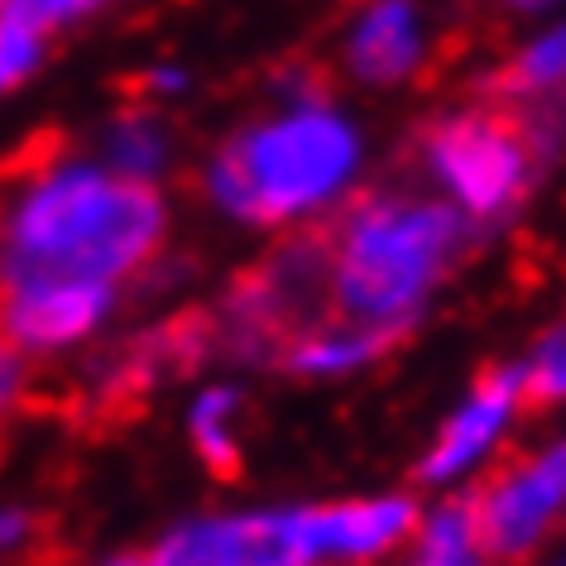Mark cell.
Instances as JSON below:
<instances>
[{"label": "cell", "instance_id": "cell-5", "mask_svg": "<svg viewBox=\"0 0 566 566\" xmlns=\"http://www.w3.org/2000/svg\"><path fill=\"white\" fill-rule=\"evenodd\" d=\"M566 500V447L547 457H504L471 490L475 504V547L494 562H518L537 547L547 523Z\"/></svg>", "mask_w": 566, "mask_h": 566}, {"label": "cell", "instance_id": "cell-4", "mask_svg": "<svg viewBox=\"0 0 566 566\" xmlns=\"http://www.w3.org/2000/svg\"><path fill=\"white\" fill-rule=\"evenodd\" d=\"M533 149H547V135L523 111H461L437 120L422 135L428 168L471 217H500L518 202L533 174Z\"/></svg>", "mask_w": 566, "mask_h": 566}, {"label": "cell", "instance_id": "cell-22", "mask_svg": "<svg viewBox=\"0 0 566 566\" xmlns=\"http://www.w3.org/2000/svg\"><path fill=\"white\" fill-rule=\"evenodd\" d=\"M106 566H149L145 557H116V562H106Z\"/></svg>", "mask_w": 566, "mask_h": 566}, {"label": "cell", "instance_id": "cell-21", "mask_svg": "<svg viewBox=\"0 0 566 566\" xmlns=\"http://www.w3.org/2000/svg\"><path fill=\"white\" fill-rule=\"evenodd\" d=\"M418 566H480V562H471V557H457V562H418Z\"/></svg>", "mask_w": 566, "mask_h": 566}, {"label": "cell", "instance_id": "cell-6", "mask_svg": "<svg viewBox=\"0 0 566 566\" xmlns=\"http://www.w3.org/2000/svg\"><path fill=\"white\" fill-rule=\"evenodd\" d=\"M303 514H264V518H231V523H192L164 537L149 566H307Z\"/></svg>", "mask_w": 566, "mask_h": 566}, {"label": "cell", "instance_id": "cell-12", "mask_svg": "<svg viewBox=\"0 0 566 566\" xmlns=\"http://www.w3.org/2000/svg\"><path fill=\"white\" fill-rule=\"evenodd\" d=\"M566 87V24L537 39L533 49H523L514 63L500 67L490 82V92L500 102H523V96H547Z\"/></svg>", "mask_w": 566, "mask_h": 566}, {"label": "cell", "instance_id": "cell-10", "mask_svg": "<svg viewBox=\"0 0 566 566\" xmlns=\"http://www.w3.org/2000/svg\"><path fill=\"white\" fill-rule=\"evenodd\" d=\"M518 403V370H485L480 385L471 389V399L457 408V418L447 422L442 442L432 447V457L422 461V480H447L457 475L465 461H475L480 451L494 442V432L504 428L509 408Z\"/></svg>", "mask_w": 566, "mask_h": 566}, {"label": "cell", "instance_id": "cell-8", "mask_svg": "<svg viewBox=\"0 0 566 566\" xmlns=\"http://www.w3.org/2000/svg\"><path fill=\"white\" fill-rule=\"evenodd\" d=\"M422 63V24L413 0H370L346 39V67L370 87H394Z\"/></svg>", "mask_w": 566, "mask_h": 566}, {"label": "cell", "instance_id": "cell-25", "mask_svg": "<svg viewBox=\"0 0 566 566\" xmlns=\"http://www.w3.org/2000/svg\"><path fill=\"white\" fill-rule=\"evenodd\" d=\"M557 566H566V562H557Z\"/></svg>", "mask_w": 566, "mask_h": 566}, {"label": "cell", "instance_id": "cell-11", "mask_svg": "<svg viewBox=\"0 0 566 566\" xmlns=\"http://www.w3.org/2000/svg\"><path fill=\"white\" fill-rule=\"evenodd\" d=\"M408 327H375V322H346L332 317L322 327L298 332L289 346L279 350V365L293 375H332V370H356V365L385 356L389 346H399Z\"/></svg>", "mask_w": 566, "mask_h": 566}, {"label": "cell", "instance_id": "cell-20", "mask_svg": "<svg viewBox=\"0 0 566 566\" xmlns=\"http://www.w3.org/2000/svg\"><path fill=\"white\" fill-rule=\"evenodd\" d=\"M20 533H30V518L24 514H0V543H15Z\"/></svg>", "mask_w": 566, "mask_h": 566}, {"label": "cell", "instance_id": "cell-2", "mask_svg": "<svg viewBox=\"0 0 566 566\" xmlns=\"http://www.w3.org/2000/svg\"><path fill=\"white\" fill-rule=\"evenodd\" d=\"M332 245V307L346 322L408 327L432 283L447 274L465 221L418 197H356L322 226Z\"/></svg>", "mask_w": 566, "mask_h": 566}, {"label": "cell", "instance_id": "cell-7", "mask_svg": "<svg viewBox=\"0 0 566 566\" xmlns=\"http://www.w3.org/2000/svg\"><path fill=\"white\" fill-rule=\"evenodd\" d=\"M111 307V283L24 279L0 283V336L20 350H59L87 336Z\"/></svg>", "mask_w": 566, "mask_h": 566}, {"label": "cell", "instance_id": "cell-16", "mask_svg": "<svg viewBox=\"0 0 566 566\" xmlns=\"http://www.w3.org/2000/svg\"><path fill=\"white\" fill-rule=\"evenodd\" d=\"M566 399V327L552 332L537 356L518 370V403L523 408H552Z\"/></svg>", "mask_w": 566, "mask_h": 566}, {"label": "cell", "instance_id": "cell-3", "mask_svg": "<svg viewBox=\"0 0 566 566\" xmlns=\"http://www.w3.org/2000/svg\"><path fill=\"white\" fill-rule=\"evenodd\" d=\"M356 130L322 106H293L289 116L254 125L211 164V192L240 221L274 226L322 207L356 174Z\"/></svg>", "mask_w": 566, "mask_h": 566}, {"label": "cell", "instance_id": "cell-15", "mask_svg": "<svg viewBox=\"0 0 566 566\" xmlns=\"http://www.w3.org/2000/svg\"><path fill=\"white\" fill-rule=\"evenodd\" d=\"M422 562H457V557H471L475 552V504L471 494H461V500L442 504L437 514L422 523Z\"/></svg>", "mask_w": 566, "mask_h": 566}, {"label": "cell", "instance_id": "cell-14", "mask_svg": "<svg viewBox=\"0 0 566 566\" xmlns=\"http://www.w3.org/2000/svg\"><path fill=\"white\" fill-rule=\"evenodd\" d=\"M159 164H164V139H159V130H154V120L145 116V111L120 116V125L111 130V174L149 182V174Z\"/></svg>", "mask_w": 566, "mask_h": 566}, {"label": "cell", "instance_id": "cell-18", "mask_svg": "<svg viewBox=\"0 0 566 566\" xmlns=\"http://www.w3.org/2000/svg\"><path fill=\"white\" fill-rule=\"evenodd\" d=\"M92 6L96 0H10L0 15L24 24V30H34V34H49L53 24L73 20V15H82V10H92Z\"/></svg>", "mask_w": 566, "mask_h": 566}, {"label": "cell", "instance_id": "cell-1", "mask_svg": "<svg viewBox=\"0 0 566 566\" xmlns=\"http://www.w3.org/2000/svg\"><path fill=\"white\" fill-rule=\"evenodd\" d=\"M164 202L149 182L102 168L53 164L20 182V202L0 235V283L92 279L116 283L154 260Z\"/></svg>", "mask_w": 566, "mask_h": 566}, {"label": "cell", "instance_id": "cell-9", "mask_svg": "<svg viewBox=\"0 0 566 566\" xmlns=\"http://www.w3.org/2000/svg\"><path fill=\"white\" fill-rule=\"evenodd\" d=\"M313 557H379L418 533V509L408 500H370V504H332L303 514Z\"/></svg>", "mask_w": 566, "mask_h": 566}, {"label": "cell", "instance_id": "cell-24", "mask_svg": "<svg viewBox=\"0 0 566 566\" xmlns=\"http://www.w3.org/2000/svg\"><path fill=\"white\" fill-rule=\"evenodd\" d=\"M6 6H10V0H0V10H6Z\"/></svg>", "mask_w": 566, "mask_h": 566}, {"label": "cell", "instance_id": "cell-23", "mask_svg": "<svg viewBox=\"0 0 566 566\" xmlns=\"http://www.w3.org/2000/svg\"><path fill=\"white\" fill-rule=\"evenodd\" d=\"M514 6H543V0H514Z\"/></svg>", "mask_w": 566, "mask_h": 566}, {"label": "cell", "instance_id": "cell-19", "mask_svg": "<svg viewBox=\"0 0 566 566\" xmlns=\"http://www.w3.org/2000/svg\"><path fill=\"white\" fill-rule=\"evenodd\" d=\"M20 389H24V360H20V350L0 336V408L15 403Z\"/></svg>", "mask_w": 566, "mask_h": 566}, {"label": "cell", "instance_id": "cell-13", "mask_svg": "<svg viewBox=\"0 0 566 566\" xmlns=\"http://www.w3.org/2000/svg\"><path fill=\"white\" fill-rule=\"evenodd\" d=\"M235 408L240 394L235 389H211L197 399L192 408V442L197 457L211 465V475L235 480L240 475V442H235Z\"/></svg>", "mask_w": 566, "mask_h": 566}, {"label": "cell", "instance_id": "cell-17", "mask_svg": "<svg viewBox=\"0 0 566 566\" xmlns=\"http://www.w3.org/2000/svg\"><path fill=\"white\" fill-rule=\"evenodd\" d=\"M39 44H44V34H34V30H24V24L0 15V92L15 87L39 63Z\"/></svg>", "mask_w": 566, "mask_h": 566}]
</instances>
